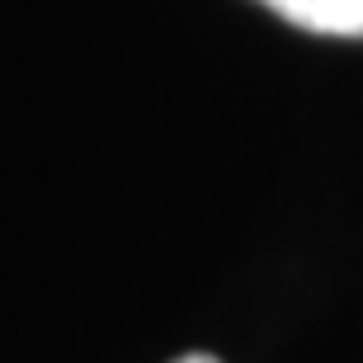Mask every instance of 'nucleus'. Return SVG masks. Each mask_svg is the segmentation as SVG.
I'll return each mask as SVG.
<instances>
[{
    "instance_id": "obj_2",
    "label": "nucleus",
    "mask_w": 363,
    "mask_h": 363,
    "mask_svg": "<svg viewBox=\"0 0 363 363\" xmlns=\"http://www.w3.org/2000/svg\"><path fill=\"white\" fill-rule=\"evenodd\" d=\"M175 363H217L213 354H184V359H175Z\"/></svg>"
},
{
    "instance_id": "obj_1",
    "label": "nucleus",
    "mask_w": 363,
    "mask_h": 363,
    "mask_svg": "<svg viewBox=\"0 0 363 363\" xmlns=\"http://www.w3.org/2000/svg\"><path fill=\"white\" fill-rule=\"evenodd\" d=\"M259 5L321 38H363V0H259Z\"/></svg>"
}]
</instances>
